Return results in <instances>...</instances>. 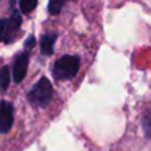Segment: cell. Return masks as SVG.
Here are the masks:
<instances>
[{
	"label": "cell",
	"mask_w": 151,
	"mask_h": 151,
	"mask_svg": "<svg viewBox=\"0 0 151 151\" xmlns=\"http://www.w3.org/2000/svg\"><path fill=\"white\" fill-rule=\"evenodd\" d=\"M34 46H35V37H34V35H31V36L26 40V48L29 50V48H32Z\"/></svg>",
	"instance_id": "8fae6325"
},
{
	"label": "cell",
	"mask_w": 151,
	"mask_h": 151,
	"mask_svg": "<svg viewBox=\"0 0 151 151\" xmlns=\"http://www.w3.org/2000/svg\"><path fill=\"white\" fill-rule=\"evenodd\" d=\"M9 82H11V74H9L8 67H3L0 70V88L6 91L8 88Z\"/></svg>",
	"instance_id": "8992f818"
},
{
	"label": "cell",
	"mask_w": 151,
	"mask_h": 151,
	"mask_svg": "<svg viewBox=\"0 0 151 151\" xmlns=\"http://www.w3.org/2000/svg\"><path fill=\"white\" fill-rule=\"evenodd\" d=\"M28 54L27 52H22L15 58L14 62V68H12V76H14L15 83H20L26 78L27 71H28Z\"/></svg>",
	"instance_id": "277c9868"
},
{
	"label": "cell",
	"mask_w": 151,
	"mask_h": 151,
	"mask_svg": "<svg viewBox=\"0 0 151 151\" xmlns=\"http://www.w3.org/2000/svg\"><path fill=\"white\" fill-rule=\"evenodd\" d=\"M14 124V106L8 100L0 102V132L7 134Z\"/></svg>",
	"instance_id": "3957f363"
},
{
	"label": "cell",
	"mask_w": 151,
	"mask_h": 151,
	"mask_svg": "<svg viewBox=\"0 0 151 151\" xmlns=\"http://www.w3.org/2000/svg\"><path fill=\"white\" fill-rule=\"evenodd\" d=\"M7 26H8V20L0 19V42L1 40L7 42Z\"/></svg>",
	"instance_id": "30bf717a"
},
{
	"label": "cell",
	"mask_w": 151,
	"mask_h": 151,
	"mask_svg": "<svg viewBox=\"0 0 151 151\" xmlns=\"http://www.w3.org/2000/svg\"><path fill=\"white\" fill-rule=\"evenodd\" d=\"M52 96H54L52 84L44 76L40 78L34 84L31 91L28 92L29 103L34 106H37V107H47L50 104V102L52 100Z\"/></svg>",
	"instance_id": "6da1fadb"
},
{
	"label": "cell",
	"mask_w": 151,
	"mask_h": 151,
	"mask_svg": "<svg viewBox=\"0 0 151 151\" xmlns=\"http://www.w3.org/2000/svg\"><path fill=\"white\" fill-rule=\"evenodd\" d=\"M20 11L23 14H29L31 11H34L37 6V0H20L19 1Z\"/></svg>",
	"instance_id": "52a82bcc"
},
{
	"label": "cell",
	"mask_w": 151,
	"mask_h": 151,
	"mask_svg": "<svg viewBox=\"0 0 151 151\" xmlns=\"http://www.w3.org/2000/svg\"><path fill=\"white\" fill-rule=\"evenodd\" d=\"M80 60L74 55H66L55 62V66L52 68V75L58 80H68L72 79L79 71Z\"/></svg>",
	"instance_id": "7a4b0ae2"
},
{
	"label": "cell",
	"mask_w": 151,
	"mask_h": 151,
	"mask_svg": "<svg viewBox=\"0 0 151 151\" xmlns=\"http://www.w3.org/2000/svg\"><path fill=\"white\" fill-rule=\"evenodd\" d=\"M66 1L67 0H50V3H48L50 14L51 15H59Z\"/></svg>",
	"instance_id": "ba28073f"
},
{
	"label": "cell",
	"mask_w": 151,
	"mask_h": 151,
	"mask_svg": "<svg viewBox=\"0 0 151 151\" xmlns=\"http://www.w3.org/2000/svg\"><path fill=\"white\" fill-rule=\"evenodd\" d=\"M142 126H143V131H145V135L151 140V115H147V116L143 118Z\"/></svg>",
	"instance_id": "9c48e42d"
},
{
	"label": "cell",
	"mask_w": 151,
	"mask_h": 151,
	"mask_svg": "<svg viewBox=\"0 0 151 151\" xmlns=\"http://www.w3.org/2000/svg\"><path fill=\"white\" fill-rule=\"evenodd\" d=\"M56 37H58L56 34H47L42 36V39H40V51H42L43 55H51L54 52V46Z\"/></svg>",
	"instance_id": "5b68a950"
}]
</instances>
